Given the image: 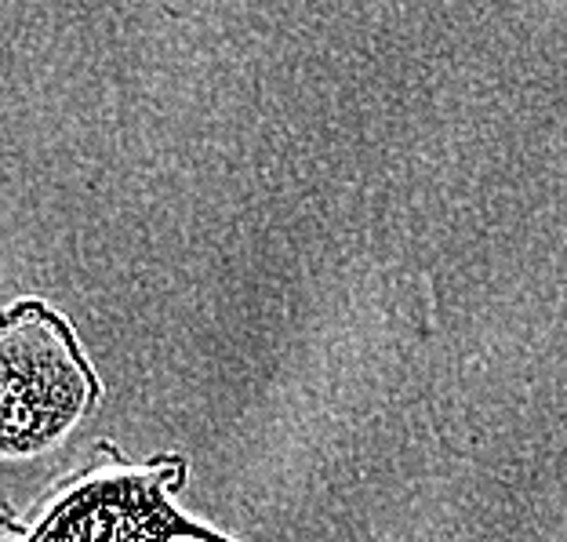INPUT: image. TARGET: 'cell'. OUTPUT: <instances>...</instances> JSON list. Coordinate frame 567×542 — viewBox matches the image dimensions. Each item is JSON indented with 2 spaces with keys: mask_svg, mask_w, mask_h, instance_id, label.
Returning <instances> with one entry per match:
<instances>
[{
  "mask_svg": "<svg viewBox=\"0 0 567 542\" xmlns=\"http://www.w3.org/2000/svg\"><path fill=\"white\" fill-rule=\"evenodd\" d=\"M95 393L81 342L55 309L16 303L0 314V456L55 444Z\"/></svg>",
  "mask_w": 567,
  "mask_h": 542,
  "instance_id": "6da1fadb",
  "label": "cell"
},
{
  "mask_svg": "<svg viewBox=\"0 0 567 542\" xmlns=\"http://www.w3.org/2000/svg\"><path fill=\"white\" fill-rule=\"evenodd\" d=\"M183 459H157L127 467L121 459L99 462L62 488L41 510L30 539H218L215 528L193 524L172 507L183 484Z\"/></svg>",
  "mask_w": 567,
  "mask_h": 542,
  "instance_id": "7a4b0ae2",
  "label": "cell"
}]
</instances>
